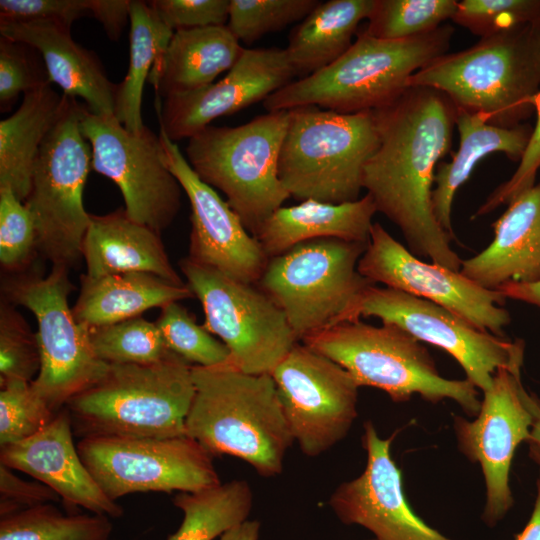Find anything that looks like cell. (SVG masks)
Masks as SVG:
<instances>
[{"label": "cell", "mask_w": 540, "mask_h": 540, "mask_svg": "<svg viewBox=\"0 0 540 540\" xmlns=\"http://www.w3.org/2000/svg\"><path fill=\"white\" fill-rule=\"evenodd\" d=\"M297 76L286 49H244L227 75L201 89L156 101L160 130L176 142L191 138L219 117L236 113L286 86Z\"/></svg>", "instance_id": "obj_21"}, {"label": "cell", "mask_w": 540, "mask_h": 540, "mask_svg": "<svg viewBox=\"0 0 540 540\" xmlns=\"http://www.w3.org/2000/svg\"><path fill=\"white\" fill-rule=\"evenodd\" d=\"M173 504L183 512V520L167 540H214L248 519L253 492L246 480L234 479L198 492H180Z\"/></svg>", "instance_id": "obj_33"}, {"label": "cell", "mask_w": 540, "mask_h": 540, "mask_svg": "<svg viewBox=\"0 0 540 540\" xmlns=\"http://www.w3.org/2000/svg\"><path fill=\"white\" fill-rule=\"evenodd\" d=\"M205 315L203 327L230 352L229 363L248 374H271L298 343L284 312L256 284L233 279L190 259L179 261Z\"/></svg>", "instance_id": "obj_12"}, {"label": "cell", "mask_w": 540, "mask_h": 540, "mask_svg": "<svg viewBox=\"0 0 540 540\" xmlns=\"http://www.w3.org/2000/svg\"><path fill=\"white\" fill-rule=\"evenodd\" d=\"M321 1L230 0L227 27L240 41L251 43L269 32L302 21Z\"/></svg>", "instance_id": "obj_38"}, {"label": "cell", "mask_w": 540, "mask_h": 540, "mask_svg": "<svg viewBox=\"0 0 540 540\" xmlns=\"http://www.w3.org/2000/svg\"><path fill=\"white\" fill-rule=\"evenodd\" d=\"M525 400L532 415L530 438L527 443H533L540 447V398L526 390Z\"/></svg>", "instance_id": "obj_52"}, {"label": "cell", "mask_w": 540, "mask_h": 540, "mask_svg": "<svg viewBox=\"0 0 540 540\" xmlns=\"http://www.w3.org/2000/svg\"><path fill=\"white\" fill-rule=\"evenodd\" d=\"M195 394L185 433L213 456L239 458L263 477L283 470L294 442L270 374H248L229 362L192 366Z\"/></svg>", "instance_id": "obj_2"}, {"label": "cell", "mask_w": 540, "mask_h": 540, "mask_svg": "<svg viewBox=\"0 0 540 540\" xmlns=\"http://www.w3.org/2000/svg\"><path fill=\"white\" fill-rule=\"evenodd\" d=\"M0 33L36 49L50 82L63 94L82 98L94 114H115L117 84L108 79L97 56L72 39L69 26L54 21L0 22Z\"/></svg>", "instance_id": "obj_23"}, {"label": "cell", "mask_w": 540, "mask_h": 540, "mask_svg": "<svg viewBox=\"0 0 540 540\" xmlns=\"http://www.w3.org/2000/svg\"><path fill=\"white\" fill-rule=\"evenodd\" d=\"M481 38L527 24H540V0H463L452 16Z\"/></svg>", "instance_id": "obj_41"}, {"label": "cell", "mask_w": 540, "mask_h": 540, "mask_svg": "<svg viewBox=\"0 0 540 540\" xmlns=\"http://www.w3.org/2000/svg\"><path fill=\"white\" fill-rule=\"evenodd\" d=\"M80 128L92 152V169L120 189L124 210L134 221L161 234L181 207L182 188L163 159L159 135L148 127L127 130L115 115L82 106Z\"/></svg>", "instance_id": "obj_15"}, {"label": "cell", "mask_w": 540, "mask_h": 540, "mask_svg": "<svg viewBox=\"0 0 540 540\" xmlns=\"http://www.w3.org/2000/svg\"><path fill=\"white\" fill-rule=\"evenodd\" d=\"M457 4L455 0H375L363 32L383 40L425 34L451 19Z\"/></svg>", "instance_id": "obj_36"}, {"label": "cell", "mask_w": 540, "mask_h": 540, "mask_svg": "<svg viewBox=\"0 0 540 540\" xmlns=\"http://www.w3.org/2000/svg\"><path fill=\"white\" fill-rule=\"evenodd\" d=\"M454 28L443 24L418 36L383 40L362 32L337 60L270 94L268 112L313 105L343 114L372 111L397 98L409 78L447 53Z\"/></svg>", "instance_id": "obj_4"}, {"label": "cell", "mask_w": 540, "mask_h": 540, "mask_svg": "<svg viewBox=\"0 0 540 540\" xmlns=\"http://www.w3.org/2000/svg\"><path fill=\"white\" fill-rule=\"evenodd\" d=\"M377 208L369 194L341 204L313 199L275 210L254 237L268 258L295 245L319 238H337L368 243Z\"/></svg>", "instance_id": "obj_26"}, {"label": "cell", "mask_w": 540, "mask_h": 540, "mask_svg": "<svg viewBox=\"0 0 540 540\" xmlns=\"http://www.w3.org/2000/svg\"><path fill=\"white\" fill-rule=\"evenodd\" d=\"M393 437L383 439L370 421L364 423L365 469L335 489L329 506L342 523L369 530L375 540H452L411 509L391 456Z\"/></svg>", "instance_id": "obj_20"}, {"label": "cell", "mask_w": 540, "mask_h": 540, "mask_svg": "<svg viewBox=\"0 0 540 540\" xmlns=\"http://www.w3.org/2000/svg\"><path fill=\"white\" fill-rule=\"evenodd\" d=\"M507 206L492 224L491 243L461 263L465 277L489 290L540 280V182Z\"/></svg>", "instance_id": "obj_24"}, {"label": "cell", "mask_w": 540, "mask_h": 540, "mask_svg": "<svg viewBox=\"0 0 540 540\" xmlns=\"http://www.w3.org/2000/svg\"><path fill=\"white\" fill-rule=\"evenodd\" d=\"M378 146L365 164L363 188L402 232L419 258L460 271L462 260L438 223L432 206L435 170L449 153L456 107L442 92L408 86L387 105L372 110Z\"/></svg>", "instance_id": "obj_1"}, {"label": "cell", "mask_w": 540, "mask_h": 540, "mask_svg": "<svg viewBox=\"0 0 540 540\" xmlns=\"http://www.w3.org/2000/svg\"><path fill=\"white\" fill-rule=\"evenodd\" d=\"M192 366L175 353L152 364H109L100 381L66 404L73 431L81 438L186 435Z\"/></svg>", "instance_id": "obj_5"}, {"label": "cell", "mask_w": 540, "mask_h": 540, "mask_svg": "<svg viewBox=\"0 0 540 540\" xmlns=\"http://www.w3.org/2000/svg\"><path fill=\"white\" fill-rule=\"evenodd\" d=\"M516 540H540V477L536 484V497L531 516Z\"/></svg>", "instance_id": "obj_50"}, {"label": "cell", "mask_w": 540, "mask_h": 540, "mask_svg": "<svg viewBox=\"0 0 540 540\" xmlns=\"http://www.w3.org/2000/svg\"><path fill=\"white\" fill-rule=\"evenodd\" d=\"M289 110L268 112L237 127L209 125L188 139V163L196 175L226 196L253 236L290 197L278 176Z\"/></svg>", "instance_id": "obj_8"}, {"label": "cell", "mask_w": 540, "mask_h": 540, "mask_svg": "<svg viewBox=\"0 0 540 540\" xmlns=\"http://www.w3.org/2000/svg\"><path fill=\"white\" fill-rule=\"evenodd\" d=\"M78 453L113 501L137 492H198L221 484L212 456L196 440L88 436Z\"/></svg>", "instance_id": "obj_13"}, {"label": "cell", "mask_w": 540, "mask_h": 540, "mask_svg": "<svg viewBox=\"0 0 540 540\" xmlns=\"http://www.w3.org/2000/svg\"><path fill=\"white\" fill-rule=\"evenodd\" d=\"M521 372L498 369L474 420L453 416L461 452L481 466L486 500L484 523L496 526L514 504L509 475L515 450L530 438L532 415L525 400Z\"/></svg>", "instance_id": "obj_18"}, {"label": "cell", "mask_w": 540, "mask_h": 540, "mask_svg": "<svg viewBox=\"0 0 540 540\" xmlns=\"http://www.w3.org/2000/svg\"><path fill=\"white\" fill-rule=\"evenodd\" d=\"M378 146L373 111L343 114L307 105L289 110L278 176L296 200L359 199L365 164Z\"/></svg>", "instance_id": "obj_7"}, {"label": "cell", "mask_w": 540, "mask_h": 540, "mask_svg": "<svg viewBox=\"0 0 540 540\" xmlns=\"http://www.w3.org/2000/svg\"><path fill=\"white\" fill-rule=\"evenodd\" d=\"M0 463L21 471L51 488L69 508H84L109 518L121 517L123 508L99 487L84 465L73 440L66 408L35 435L1 447Z\"/></svg>", "instance_id": "obj_22"}, {"label": "cell", "mask_w": 540, "mask_h": 540, "mask_svg": "<svg viewBox=\"0 0 540 540\" xmlns=\"http://www.w3.org/2000/svg\"><path fill=\"white\" fill-rule=\"evenodd\" d=\"M0 386L1 447L35 435L56 415L31 382L11 380Z\"/></svg>", "instance_id": "obj_39"}, {"label": "cell", "mask_w": 540, "mask_h": 540, "mask_svg": "<svg viewBox=\"0 0 540 540\" xmlns=\"http://www.w3.org/2000/svg\"><path fill=\"white\" fill-rule=\"evenodd\" d=\"M261 524L258 520H246L225 532L220 540H258Z\"/></svg>", "instance_id": "obj_51"}, {"label": "cell", "mask_w": 540, "mask_h": 540, "mask_svg": "<svg viewBox=\"0 0 540 540\" xmlns=\"http://www.w3.org/2000/svg\"><path fill=\"white\" fill-rule=\"evenodd\" d=\"M444 93L456 108L485 115L501 127L522 124L535 111L540 91V24H527L481 38L445 53L408 80Z\"/></svg>", "instance_id": "obj_3"}, {"label": "cell", "mask_w": 540, "mask_h": 540, "mask_svg": "<svg viewBox=\"0 0 540 540\" xmlns=\"http://www.w3.org/2000/svg\"><path fill=\"white\" fill-rule=\"evenodd\" d=\"M243 51L226 25L176 30L148 81L163 98L195 91L229 71Z\"/></svg>", "instance_id": "obj_28"}, {"label": "cell", "mask_w": 540, "mask_h": 540, "mask_svg": "<svg viewBox=\"0 0 540 540\" xmlns=\"http://www.w3.org/2000/svg\"><path fill=\"white\" fill-rule=\"evenodd\" d=\"M376 317L393 324L420 342L452 356L466 379L482 392L490 388L495 372H521L525 343L476 328L450 310L431 301L377 284L369 286L347 313L344 322Z\"/></svg>", "instance_id": "obj_14"}, {"label": "cell", "mask_w": 540, "mask_h": 540, "mask_svg": "<svg viewBox=\"0 0 540 540\" xmlns=\"http://www.w3.org/2000/svg\"><path fill=\"white\" fill-rule=\"evenodd\" d=\"M110 518L98 514H63L53 503L0 519V540H110Z\"/></svg>", "instance_id": "obj_34"}, {"label": "cell", "mask_w": 540, "mask_h": 540, "mask_svg": "<svg viewBox=\"0 0 540 540\" xmlns=\"http://www.w3.org/2000/svg\"><path fill=\"white\" fill-rule=\"evenodd\" d=\"M172 30L225 26L230 0H152L148 2Z\"/></svg>", "instance_id": "obj_45"}, {"label": "cell", "mask_w": 540, "mask_h": 540, "mask_svg": "<svg viewBox=\"0 0 540 540\" xmlns=\"http://www.w3.org/2000/svg\"><path fill=\"white\" fill-rule=\"evenodd\" d=\"M163 159L191 204V261L257 284L269 258L228 203L193 171L177 144L160 130Z\"/></svg>", "instance_id": "obj_19"}, {"label": "cell", "mask_w": 540, "mask_h": 540, "mask_svg": "<svg viewBox=\"0 0 540 540\" xmlns=\"http://www.w3.org/2000/svg\"><path fill=\"white\" fill-rule=\"evenodd\" d=\"M536 111V124L526 150L513 175L497 186L474 213L472 218L487 215L502 205H508L522 192L532 188L540 169V91L532 98Z\"/></svg>", "instance_id": "obj_44"}, {"label": "cell", "mask_w": 540, "mask_h": 540, "mask_svg": "<svg viewBox=\"0 0 540 540\" xmlns=\"http://www.w3.org/2000/svg\"><path fill=\"white\" fill-rule=\"evenodd\" d=\"M270 375L304 455L317 457L347 435L358 415L359 386L343 367L297 343Z\"/></svg>", "instance_id": "obj_16"}, {"label": "cell", "mask_w": 540, "mask_h": 540, "mask_svg": "<svg viewBox=\"0 0 540 540\" xmlns=\"http://www.w3.org/2000/svg\"><path fill=\"white\" fill-rule=\"evenodd\" d=\"M375 0H329L320 4L289 35L286 48L297 76L304 78L333 63L353 44L358 24L368 19Z\"/></svg>", "instance_id": "obj_31"}, {"label": "cell", "mask_w": 540, "mask_h": 540, "mask_svg": "<svg viewBox=\"0 0 540 540\" xmlns=\"http://www.w3.org/2000/svg\"><path fill=\"white\" fill-rule=\"evenodd\" d=\"M68 270L52 266L45 277L21 275L2 286L5 301L29 309L37 320L41 363L31 384L55 413L109 369L92 348L89 328L77 321L69 307L73 286Z\"/></svg>", "instance_id": "obj_10"}, {"label": "cell", "mask_w": 540, "mask_h": 540, "mask_svg": "<svg viewBox=\"0 0 540 540\" xmlns=\"http://www.w3.org/2000/svg\"><path fill=\"white\" fill-rule=\"evenodd\" d=\"M367 244L319 238L269 258L256 285L284 312L299 341L344 322L375 284L357 269Z\"/></svg>", "instance_id": "obj_9"}, {"label": "cell", "mask_w": 540, "mask_h": 540, "mask_svg": "<svg viewBox=\"0 0 540 540\" xmlns=\"http://www.w3.org/2000/svg\"><path fill=\"white\" fill-rule=\"evenodd\" d=\"M33 47L26 43L0 37V102L1 108L11 106L20 93L25 94L51 83L46 68L35 61Z\"/></svg>", "instance_id": "obj_43"}, {"label": "cell", "mask_w": 540, "mask_h": 540, "mask_svg": "<svg viewBox=\"0 0 540 540\" xmlns=\"http://www.w3.org/2000/svg\"><path fill=\"white\" fill-rule=\"evenodd\" d=\"M60 500L45 484L22 479L0 463V517Z\"/></svg>", "instance_id": "obj_47"}, {"label": "cell", "mask_w": 540, "mask_h": 540, "mask_svg": "<svg viewBox=\"0 0 540 540\" xmlns=\"http://www.w3.org/2000/svg\"><path fill=\"white\" fill-rule=\"evenodd\" d=\"M358 272L375 284L431 301L457 314L478 329L505 337L511 322L499 291L483 288L455 271L426 262L373 223Z\"/></svg>", "instance_id": "obj_17"}, {"label": "cell", "mask_w": 540, "mask_h": 540, "mask_svg": "<svg viewBox=\"0 0 540 540\" xmlns=\"http://www.w3.org/2000/svg\"><path fill=\"white\" fill-rule=\"evenodd\" d=\"M528 454L540 470V447L533 443H528Z\"/></svg>", "instance_id": "obj_53"}, {"label": "cell", "mask_w": 540, "mask_h": 540, "mask_svg": "<svg viewBox=\"0 0 540 540\" xmlns=\"http://www.w3.org/2000/svg\"><path fill=\"white\" fill-rule=\"evenodd\" d=\"M459 147L450 162H439L434 176L432 206L442 229L454 238L451 213L458 189L468 180L475 166L492 153H504L519 162L530 140L533 127L522 123L501 127L489 123L481 113L456 108Z\"/></svg>", "instance_id": "obj_27"}, {"label": "cell", "mask_w": 540, "mask_h": 540, "mask_svg": "<svg viewBox=\"0 0 540 540\" xmlns=\"http://www.w3.org/2000/svg\"><path fill=\"white\" fill-rule=\"evenodd\" d=\"M370 540H375V539H370Z\"/></svg>", "instance_id": "obj_54"}, {"label": "cell", "mask_w": 540, "mask_h": 540, "mask_svg": "<svg viewBox=\"0 0 540 540\" xmlns=\"http://www.w3.org/2000/svg\"><path fill=\"white\" fill-rule=\"evenodd\" d=\"M37 248V234L25 202L8 187H0V263L8 271H20Z\"/></svg>", "instance_id": "obj_42"}, {"label": "cell", "mask_w": 540, "mask_h": 540, "mask_svg": "<svg viewBox=\"0 0 540 540\" xmlns=\"http://www.w3.org/2000/svg\"><path fill=\"white\" fill-rule=\"evenodd\" d=\"M499 291L506 299L524 302L540 308V280L530 283L509 282Z\"/></svg>", "instance_id": "obj_49"}, {"label": "cell", "mask_w": 540, "mask_h": 540, "mask_svg": "<svg viewBox=\"0 0 540 540\" xmlns=\"http://www.w3.org/2000/svg\"><path fill=\"white\" fill-rule=\"evenodd\" d=\"M155 323L169 350L191 365L212 367L229 362L227 346L203 325L197 324L190 312L178 302L161 308Z\"/></svg>", "instance_id": "obj_37"}, {"label": "cell", "mask_w": 540, "mask_h": 540, "mask_svg": "<svg viewBox=\"0 0 540 540\" xmlns=\"http://www.w3.org/2000/svg\"><path fill=\"white\" fill-rule=\"evenodd\" d=\"M71 99L47 83L26 92L20 107L0 122V187L10 188L23 202L41 145Z\"/></svg>", "instance_id": "obj_29"}, {"label": "cell", "mask_w": 540, "mask_h": 540, "mask_svg": "<svg viewBox=\"0 0 540 540\" xmlns=\"http://www.w3.org/2000/svg\"><path fill=\"white\" fill-rule=\"evenodd\" d=\"M173 33L148 2L131 1L129 66L124 80L117 84L114 114L131 132L145 127L141 112L143 88Z\"/></svg>", "instance_id": "obj_32"}, {"label": "cell", "mask_w": 540, "mask_h": 540, "mask_svg": "<svg viewBox=\"0 0 540 540\" xmlns=\"http://www.w3.org/2000/svg\"><path fill=\"white\" fill-rule=\"evenodd\" d=\"M89 14L88 0H1L0 22L54 21L71 27Z\"/></svg>", "instance_id": "obj_46"}, {"label": "cell", "mask_w": 540, "mask_h": 540, "mask_svg": "<svg viewBox=\"0 0 540 540\" xmlns=\"http://www.w3.org/2000/svg\"><path fill=\"white\" fill-rule=\"evenodd\" d=\"M89 334L95 354L107 364H152L173 354L156 323L142 317L89 328Z\"/></svg>", "instance_id": "obj_35"}, {"label": "cell", "mask_w": 540, "mask_h": 540, "mask_svg": "<svg viewBox=\"0 0 540 540\" xmlns=\"http://www.w3.org/2000/svg\"><path fill=\"white\" fill-rule=\"evenodd\" d=\"M82 106L72 98L43 141L25 200L34 220L37 248L52 266L70 268L79 261L90 223L83 192L92 152L80 128Z\"/></svg>", "instance_id": "obj_11"}, {"label": "cell", "mask_w": 540, "mask_h": 540, "mask_svg": "<svg viewBox=\"0 0 540 540\" xmlns=\"http://www.w3.org/2000/svg\"><path fill=\"white\" fill-rule=\"evenodd\" d=\"M82 257L89 277L140 272L186 284L172 266L160 234L132 220L124 208L90 215Z\"/></svg>", "instance_id": "obj_25"}, {"label": "cell", "mask_w": 540, "mask_h": 540, "mask_svg": "<svg viewBox=\"0 0 540 540\" xmlns=\"http://www.w3.org/2000/svg\"><path fill=\"white\" fill-rule=\"evenodd\" d=\"M40 350L33 333L11 304L0 308V384L11 380L32 382L40 370Z\"/></svg>", "instance_id": "obj_40"}, {"label": "cell", "mask_w": 540, "mask_h": 540, "mask_svg": "<svg viewBox=\"0 0 540 540\" xmlns=\"http://www.w3.org/2000/svg\"><path fill=\"white\" fill-rule=\"evenodd\" d=\"M302 343L343 367L359 387L380 389L394 402L418 394L431 403L450 399L468 415L479 412L477 388L466 378L441 376L422 342L396 325L346 321L307 336Z\"/></svg>", "instance_id": "obj_6"}, {"label": "cell", "mask_w": 540, "mask_h": 540, "mask_svg": "<svg viewBox=\"0 0 540 540\" xmlns=\"http://www.w3.org/2000/svg\"><path fill=\"white\" fill-rule=\"evenodd\" d=\"M131 0H88L89 14L103 26L107 36L117 40L130 20Z\"/></svg>", "instance_id": "obj_48"}, {"label": "cell", "mask_w": 540, "mask_h": 540, "mask_svg": "<svg viewBox=\"0 0 540 540\" xmlns=\"http://www.w3.org/2000/svg\"><path fill=\"white\" fill-rule=\"evenodd\" d=\"M194 297L187 284L178 285L149 273L81 276L72 310L82 325L93 328L140 317L155 307Z\"/></svg>", "instance_id": "obj_30"}]
</instances>
